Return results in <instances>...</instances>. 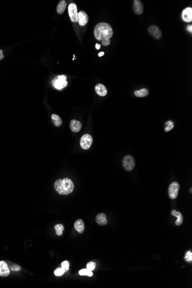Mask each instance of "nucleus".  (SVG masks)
<instances>
[{
    "label": "nucleus",
    "mask_w": 192,
    "mask_h": 288,
    "mask_svg": "<svg viewBox=\"0 0 192 288\" xmlns=\"http://www.w3.org/2000/svg\"><path fill=\"white\" fill-rule=\"evenodd\" d=\"M89 21L88 15L84 11H80L78 13V22L81 26H85Z\"/></svg>",
    "instance_id": "9d476101"
},
{
    "label": "nucleus",
    "mask_w": 192,
    "mask_h": 288,
    "mask_svg": "<svg viewBox=\"0 0 192 288\" xmlns=\"http://www.w3.org/2000/svg\"><path fill=\"white\" fill-rule=\"evenodd\" d=\"M185 259L187 262H192V251H189L187 252L185 256Z\"/></svg>",
    "instance_id": "bb28decb"
},
{
    "label": "nucleus",
    "mask_w": 192,
    "mask_h": 288,
    "mask_svg": "<svg viewBox=\"0 0 192 288\" xmlns=\"http://www.w3.org/2000/svg\"><path fill=\"white\" fill-rule=\"evenodd\" d=\"M182 20L186 23H190L192 21V8L188 7L183 10L182 13Z\"/></svg>",
    "instance_id": "1a4fd4ad"
},
{
    "label": "nucleus",
    "mask_w": 192,
    "mask_h": 288,
    "mask_svg": "<svg viewBox=\"0 0 192 288\" xmlns=\"http://www.w3.org/2000/svg\"><path fill=\"white\" fill-rule=\"evenodd\" d=\"M180 185L177 182H172L169 187V196L170 198L175 199L177 197L180 190Z\"/></svg>",
    "instance_id": "20e7f679"
},
{
    "label": "nucleus",
    "mask_w": 192,
    "mask_h": 288,
    "mask_svg": "<svg viewBox=\"0 0 192 288\" xmlns=\"http://www.w3.org/2000/svg\"><path fill=\"white\" fill-rule=\"evenodd\" d=\"M79 274L80 276H88L89 277L93 276V274L92 271L88 269H83L79 271Z\"/></svg>",
    "instance_id": "4be33fe9"
},
{
    "label": "nucleus",
    "mask_w": 192,
    "mask_h": 288,
    "mask_svg": "<svg viewBox=\"0 0 192 288\" xmlns=\"http://www.w3.org/2000/svg\"><path fill=\"white\" fill-rule=\"evenodd\" d=\"M64 273H65V271H64V269H63L62 267L61 268H58L54 271L55 275L56 276H57V277H61V276H62V275L64 274Z\"/></svg>",
    "instance_id": "b1692460"
},
{
    "label": "nucleus",
    "mask_w": 192,
    "mask_h": 288,
    "mask_svg": "<svg viewBox=\"0 0 192 288\" xmlns=\"http://www.w3.org/2000/svg\"><path fill=\"white\" fill-rule=\"evenodd\" d=\"M74 228L75 230L80 234H82L84 232L85 230V225L84 223L82 220L78 219L74 224Z\"/></svg>",
    "instance_id": "2eb2a0df"
},
{
    "label": "nucleus",
    "mask_w": 192,
    "mask_h": 288,
    "mask_svg": "<svg viewBox=\"0 0 192 288\" xmlns=\"http://www.w3.org/2000/svg\"><path fill=\"white\" fill-rule=\"evenodd\" d=\"M102 41V44L104 45V46H107V45H109L110 44H111V39H106V40H104Z\"/></svg>",
    "instance_id": "c85d7f7f"
},
{
    "label": "nucleus",
    "mask_w": 192,
    "mask_h": 288,
    "mask_svg": "<svg viewBox=\"0 0 192 288\" xmlns=\"http://www.w3.org/2000/svg\"><path fill=\"white\" fill-rule=\"evenodd\" d=\"M171 215L173 216L177 217V220L175 221L176 225H181L183 223V216L182 214L180 212H177L175 210H173L171 211Z\"/></svg>",
    "instance_id": "f3484780"
},
{
    "label": "nucleus",
    "mask_w": 192,
    "mask_h": 288,
    "mask_svg": "<svg viewBox=\"0 0 192 288\" xmlns=\"http://www.w3.org/2000/svg\"><path fill=\"white\" fill-rule=\"evenodd\" d=\"M101 47V44H96V48L97 50H99Z\"/></svg>",
    "instance_id": "473e14b6"
},
{
    "label": "nucleus",
    "mask_w": 192,
    "mask_h": 288,
    "mask_svg": "<svg viewBox=\"0 0 192 288\" xmlns=\"http://www.w3.org/2000/svg\"><path fill=\"white\" fill-rule=\"evenodd\" d=\"M68 12L71 21L77 23L78 21V13L77 6L75 3H71L68 6Z\"/></svg>",
    "instance_id": "7ed1b4c3"
},
{
    "label": "nucleus",
    "mask_w": 192,
    "mask_h": 288,
    "mask_svg": "<svg viewBox=\"0 0 192 288\" xmlns=\"http://www.w3.org/2000/svg\"><path fill=\"white\" fill-rule=\"evenodd\" d=\"M70 127L73 132H78L82 128V124L78 120H72L70 124Z\"/></svg>",
    "instance_id": "ddd939ff"
},
{
    "label": "nucleus",
    "mask_w": 192,
    "mask_h": 288,
    "mask_svg": "<svg viewBox=\"0 0 192 288\" xmlns=\"http://www.w3.org/2000/svg\"><path fill=\"white\" fill-rule=\"evenodd\" d=\"M10 269L12 271H20L21 270V267L17 265H14L13 266L10 267Z\"/></svg>",
    "instance_id": "cd10ccee"
},
{
    "label": "nucleus",
    "mask_w": 192,
    "mask_h": 288,
    "mask_svg": "<svg viewBox=\"0 0 192 288\" xmlns=\"http://www.w3.org/2000/svg\"><path fill=\"white\" fill-rule=\"evenodd\" d=\"M52 85L58 90H62L63 88L67 86V81H64V80H61L58 78L54 79L52 81Z\"/></svg>",
    "instance_id": "f8f14e48"
},
{
    "label": "nucleus",
    "mask_w": 192,
    "mask_h": 288,
    "mask_svg": "<svg viewBox=\"0 0 192 288\" xmlns=\"http://www.w3.org/2000/svg\"><path fill=\"white\" fill-rule=\"evenodd\" d=\"M95 36L97 40L102 41L110 39L113 34L112 27L108 23H100L97 24L94 30Z\"/></svg>",
    "instance_id": "f257e3e1"
},
{
    "label": "nucleus",
    "mask_w": 192,
    "mask_h": 288,
    "mask_svg": "<svg viewBox=\"0 0 192 288\" xmlns=\"http://www.w3.org/2000/svg\"><path fill=\"white\" fill-rule=\"evenodd\" d=\"M148 32L151 36L156 39H160L162 36V32L160 28L157 25H151L148 28Z\"/></svg>",
    "instance_id": "0eeeda50"
},
{
    "label": "nucleus",
    "mask_w": 192,
    "mask_h": 288,
    "mask_svg": "<svg viewBox=\"0 0 192 288\" xmlns=\"http://www.w3.org/2000/svg\"><path fill=\"white\" fill-rule=\"evenodd\" d=\"M58 79H61V80H64V81H66L67 79V76L64 75H59L58 77H57Z\"/></svg>",
    "instance_id": "c756f323"
},
{
    "label": "nucleus",
    "mask_w": 192,
    "mask_h": 288,
    "mask_svg": "<svg viewBox=\"0 0 192 288\" xmlns=\"http://www.w3.org/2000/svg\"><path fill=\"white\" fill-rule=\"evenodd\" d=\"M93 143V138L89 134H85L82 136L80 141V145L82 149H89Z\"/></svg>",
    "instance_id": "423d86ee"
},
{
    "label": "nucleus",
    "mask_w": 192,
    "mask_h": 288,
    "mask_svg": "<svg viewBox=\"0 0 192 288\" xmlns=\"http://www.w3.org/2000/svg\"><path fill=\"white\" fill-rule=\"evenodd\" d=\"M86 267H87L88 269H89L91 271H93L95 270V269L96 267V263H95L93 262H90L87 264Z\"/></svg>",
    "instance_id": "a878e982"
},
{
    "label": "nucleus",
    "mask_w": 192,
    "mask_h": 288,
    "mask_svg": "<svg viewBox=\"0 0 192 288\" xmlns=\"http://www.w3.org/2000/svg\"><path fill=\"white\" fill-rule=\"evenodd\" d=\"M10 270L8 265L4 261H0V276L7 277L9 275Z\"/></svg>",
    "instance_id": "9b49d317"
},
{
    "label": "nucleus",
    "mask_w": 192,
    "mask_h": 288,
    "mask_svg": "<svg viewBox=\"0 0 192 288\" xmlns=\"http://www.w3.org/2000/svg\"><path fill=\"white\" fill-rule=\"evenodd\" d=\"M165 125H166V127H165V129H164V131L165 132H169V131H170V130H171L174 128V123L172 121L170 120V121H167L165 123Z\"/></svg>",
    "instance_id": "5701e85b"
},
{
    "label": "nucleus",
    "mask_w": 192,
    "mask_h": 288,
    "mask_svg": "<svg viewBox=\"0 0 192 288\" xmlns=\"http://www.w3.org/2000/svg\"><path fill=\"white\" fill-rule=\"evenodd\" d=\"M62 268L63 269H64L65 272L67 271L69 269V266H70V264H69V262L67 261V260H64V262H63L62 263Z\"/></svg>",
    "instance_id": "393cba45"
},
{
    "label": "nucleus",
    "mask_w": 192,
    "mask_h": 288,
    "mask_svg": "<svg viewBox=\"0 0 192 288\" xmlns=\"http://www.w3.org/2000/svg\"><path fill=\"white\" fill-rule=\"evenodd\" d=\"M190 191H191V192L192 193V188H191V189H190Z\"/></svg>",
    "instance_id": "f704fd0d"
},
{
    "label": "nucleus",
    "mask_w": 192,
    "mask_h": 288,
    "mask_svg": "<svg viewBox=\"0 0 192 288\" xmlns=\"http://www.w3.org/2000/svg\"><path fill=\"white\" fill-rule=\"evenodd\" d=\"M56 231V234L58 236H61L63 234V232L64 231V227L62 224H57L54 227Z\"/></svg>",
    "instance_id": "412c9836"
},
{
    "label": "nucleus",
    "mask_w": 192,
    "mask_h": 288,
    "mask_svg": "<svg viewBox=\"0 0 192 288\" xmlns=\"http://www.w3.org/2000/svg\"><path fill=\"white\" fill-rule=\"evenodd\" d=\"M67 6V2L64 0L60 1L58 3L57 8V11L59 14H62L65 10V9Z\"/></svg>",
    "instance_id": "6ab92c4d"
},
{
    "label": "nucleus",
    "mask_w": 192,
    "mask_h": 288,
    "mask_svg": "<svg viewBox=\"0 0 192 288\" xmlns=\"http://www.w3.org/2000/svg\"><path fill=\"white\" fill-rule=\"evenodd\" d=\"M96 222L99 225H105L108 223L106 215L104 213L98 214L96 217Z\"/></svg>",
    "instance_id": "dca6fc26"
},
{
    "label": "nucleus",
    "mask_w": 192,
    "mask_h": 288,
    "mask_svg": "<svg viewBox=\"0 0 192 288\" xmlns=\"http://www.w3.org/2000/svg\"><path fill=\"white\" fill-rule=\"evenodd\" d=\"M187 30L190 32V33H192V25L191 24V25H188L187 27Z\"/></svg>",
    "instance_id": "2f4dec72"
},
{
    "label": "nucleus",
    "mask_w": 192,
    "mask_h": 288,
    "mask_svg": "<svg viewBox=\"0 0 192 288\" xmlns=\"http://www.w3.org/2000/svg\"><path fill=\"white\" fill-rule=\"evenodd\" d=\"M95 90L97 94L100 96H105L107 94V89L102 83H98L96 85Z\"/></svg>",
    "instance_id": "4468645a"
},
{
    "label": "nucleus",
    "mask_w": 192,
    "mask_h": 288,
    "mask_svg": "<svg viewBox=\"0 0 192 288\" xmlns=\"http://www.w3.org/2000/svg\"><path fill=\"white\" fill-rule=\"evenodd\" d=\"M148 94H149V91L146 88H143L138 90H135L134 92L135 96L138 97H144L147 96Z\"/></svg>",
    "instance_id": "a211bd4d"
},
{
    "label": "nucleus",
    "mask_w": 192,
    "mask_h": 288,
    "mask_svg": "<svg viewBox=\"0 0 192 288\" xmlns=\"http://www.w3.org/2000/svg\"><path fill=\"white\" fill-rule=\"evenodd\" d=\"M4 58H5V56L3 55V51L1 49H0V61L3 59Z\"/></svg>",
    "instance_id": "7c9ffc66"
},
{
    "label": "nucleus",
    "mask_w": 192,
    "mask_h": 288,
    "mask_svg": "<svg viewBox=\"0 0 192 288\" xmlns=\"http://www.w3.org/2000/svg\"><path fill=\"white\" fill-rule=\"evenodd\" d=\"M51 119L53 121L54 125L57 127H60L62 124V120L61 118L57 114H53L51 116Z\"/></svg>",
    "instance_id": "aec40b11"
},
{
    "label": "nucleus",
    "mask_w": 192,
    "mask_h": 288,
    "mask_svg": "<svg viewBox=\"0 0 192 288\" xmlns=\"http://www.w3.org/2000/svg\"><path fill=\"white\" fill-rule=\"evenodd\" d=\"M104 55V52H99V53L98 54V56L101 57V56H103Z\"/></svg>",
    "instance_id": "72a5a7b5"
},
{
    "label": "nucleus",
    "mask_w": 192,
    "mask_h": 288,
    "mask_svg": "<svg viewBox=\"0 0 192 288\" xmlns=\"http://www.w3.org/2000/svg\"><path fill=\"white\" fill-rule=\"evenodd\" d=\"M54 188L59 194L67 195L74 190V185L70 178H66L63 180L59 179L56 181L54 183Z\"/></svg>",
    "instance_id": "f03ea898"
},
{
    "label": "nucleus",
    "mask_w": 192,
    "mask_h": 288,
    "mask_svg": "<svg viewBox=\"0 0 192 288\" xmlns=\"http://www.w3.org/2000/svg\"><path fill=\"white\" fill-rule=\"evenodd\" d=\"M133 12L136 14H142L144 12V6L140 0H135L133 5Z\"/></svg>",
    "instance_id": "6e6552de"
},
{
    "label": "nucleus",
    "mask_w": 192,
    "mask_h": 288,
    "mask_svg": "<svg viewBox=\"0 0 192 288\" xmlns=\"http://www.w3.org/2000/svg\"><path fill=\"white\" fill-rule=\"evenodd\" d=\"M135 165V160L131 155H127L124 156L123 159V166L127 171H132L134 169Z\"/></svg>",
    "instance_id": "39448f33"
}]
</instances>
